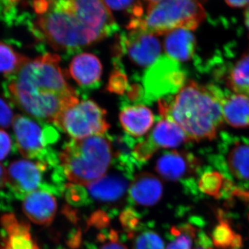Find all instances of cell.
Here are the masks:
<instances>
[{
  "instance_id": "cell-11",
  "label": "cell",
  "mask_w": 249,
  "mask_h": 249,
  "mask_svg": "<svg viewBox=\"0 0 249 249\" xmlns=\"http://www.w3.org/2000/svg\"><path fill=\"white\" fill-rule=\"evenodd\" d=\"M200 161L186 151L172 150L160 156L156 162L155 170L159 175L168 181H181L199 171Z\"/></svg>"
},
{
  "instance_id": "cell-21",
  "label": "cell",
  "mask_w": 249,
  "mask_h": 249,
  "mask_svg": "<svg viewBox=\"0 0 249 249\" xmlns=\"http://www.w3.org/2000/svg\"><path fill=\"white\" fill-rule=\"evenodd\" d=\"M197 187L201 193L217 199L232 197L237 188L230 178L217 171L204 172L199 178Z\"/></svg>"
},
{
  "instance_id": "cell-17",
  "label": "cell",
  "mask_w": 249,
  "mask_h": 249,
  "mask_svg": "<svg viewBox=\"0 0 249 249\" xmlns=\"http://www.w3.org/2000/svg\"><path fill=\"white\" fill-rule=\"evenodd\" d=\"M163 47L169 58L178 62L188 61L196 52V37L191 30L176 29L165 34Z\"/></svg>"
},
{
  "instance_id": "cell-10",
  "label": "cell",
  "mask_w": 249,
  "mask_h": 249,
  "mask_svg": "<svg viewBox=\"0 0 249 249\" xmlns=\"http://www.w3.org/2000/svg\"><path fill=\"white\" fill-rule=\"evenodd\" d=\"M188 142L189 139L178 124L160 118L152 132L137 142L133 150L134 157L142 165L160 149L175 148Z\"/></svg>"
},
{
  "instance_id": "cell-31",
  "label": "cell",
  "mask_w": 249,
  "mask_h": 249,
  "mask_svg": "<svg viewBox=\"0 0 249 249\" xmlns=\"http://www.w3.org/2000/svg\"><path fill=\"white\" fill-rule=\"evenodd\" d=\"M14 117L11 105L0 97V129L9 128L13 124Z\"/></svg>"
},
{
  "instance_id": "cell-33",
  "label": "cell",
  "mask_w": 249,
  "mask_h": 249,
  "mask_svg": "<svg viewBox=\"0 0 249 249\" xmlns=\"http://www.w3.org/2000/svg\"><path fill=\"white\" fill-rule=\"evenodd\" d=\"M105 3L109 9L116 11H123L132 9L133 10L139 6V3H135L134 0H104Z\"/></svg>"
},
{
  "instance_id": "cell-40",
  "label": "cell",
  "mask_w": 249,
  "mask_h": 249,
  "mask_svg": "<svg viewBox=\"0 0 249 249\" xmlns=\"http://www.w3.org/2000/svg\"><path fill=\"white\" fill-rule=\"evenodd\" d=\"M11 1H17V0H11Z\"/></svg>"
},
{
  "instance_id": "cell-15",
  "label": "cell",
  "mask_w": 249,
  "mask_h": 249,
  "mask_svg": "<svg viewBox=\"0 0 249 249\" xmlns=\"http://www.w3.org/2000/svg\"><path fill=\"white\" fill-rule=\"evenodd\" d=\"M23 199V211L31 222L42 226L49 225L53 222L57 211V201L52 193L37 190Z\"/></svg>"
},
{
  "instance_id": "cell-18",
  "label": "cell",
  "mask_w": 249,
  "mask_h": 249,
  "mask_svg": "<svg viewBox=\"0 0 249 249\" xmlns=\"http://www.w3.org/2000/svg\"><path fill=\"white\" fill-rule=\"evenodd\" d=\"M1 224L5 231L3 249H39L31 237L29 226L19 222L14 214H5Z\"/></svg>"
},
{
  "instance_id": "cell-7",
  "label": "cell",
  "mask_w": 249,
  "mask_h": 249,
  "mask_svg": "<svg viewBox=\"0 0 249 249\" xmlns=\"http://www.w3.org/2000/svg\"><path fill=\"white\" fill-rule=\"evenodd\" d=\"M186 74L178 62L160 56L142 78V103L150 104L178 93L184 86Z\"/></svg>"
},
{
  "instance_id": "cell-8",
  "label": "cell",
  "mask_w": 249,
  "mask_h": 249,
  "mask_svg": "<svg viewBox=\"0 0 249 249\" xmlns=\"http://www.w3.org/2000/svg\"><path fill=\"white\" fill-rule=\"evenodd\" d=\"M16 146L27 160H37L60 139L58 131L48 123L18 114L13 121Z\"/></svg>"
},
{
  "instance_id": "cell-38",
  "label": "cell",
  "mask_w": 249,
  "mask_h": 249,
  "mask_svg": "<svg viewBox=\"0 0 249 249\" xmlns=\"http://www.w3.org/2000/svg\"><path fill=\"white\" fill-rule=\"evenodd\" d=\"M245 22L249 34V4L247 6L245 12Z\"/></svg>"
},
{
  "instance_id": "cell-26",
  "label": "cell",
  "mask_w": 249,
  "mask_h": 249,
  "mask_svg": "<svg viewBox=\"0 0 249 249\" xmlns=\"http://www.w3.org/2000/svg\"><path fill=\"white\" fill-rule=\"evenodd\" d=\"M128 237L133 239V249H164L160 236L144 226Z\"/></svg>"
},
{
  "instance_id": "cell-6",
  "label": "cell",
  "mask_w": 249,
  "mask_h": 249,
  "mask_svg": "<svg viewBox=\"0 0 249 249\" xmlns=\"http://www.w3.org/2000/svg\"><path fill=\"white\" fill-rule=\"evenodd\" d=\"M53 124L73 139L104 136L110 127L106 109L91 100L79 101L67 108Z\"/></svg>"
},
{
  "instance_id": "cell-25",
  "label": "cell",
  "mask_w": 249,
  "mask_h": 249,
  "mask_svg": "<svg viewBox=\"0 0 249 249\" xmlns=\"http://www.w3.org/2000/svg\"><path fill=\"white\" fill-rule=\"evenodd\" d=\"M196 229L191 224H183L171 228L170 241L166 249H192Z\"/></svg>"
},
{
  "instance_id": "cell-34",
  "label": "cell",
  "mask_w": 249,
  "mask_h": 249,
  "mask_svg": "<svg viewBox=\"0 0 249 249\" xmlns=\"http://www.w3.org/2000/svg\"><path fill=\"white\" fill-rule=\"evenodd\" d=\"M109 222V217L105 211H100L94 213L89 220V225L97 228L107 227Z\"/></svg>"
},
{
  "instance_id": "cell-9",
  "label": "cell",
  "mask_w": 249,
  "mask_h": 249,
  "mask_svg": "<svg viewBox=\"0 0 249 249\" xmlns=\"http://www.w3.org/2000/svg\"><path fill=\"white\" fill-rule=\"evenodd\" d=\"M118 37L113 55L115 60L126 55L134 66L149 68L158 58L162 46L157 36L140 30H128Z\"/></svg>"
},
{
  "instance_id": "cell-23",
  "label": "cell",
  "mask_w": 249,
  "mask_h": 249,
  "mask_svg": "<svg viewBox=\"0 0 249 249\" xmlns=\"http://www.w3.org/2000/svg\"><path fill=\"white\" fill-rule=\"evenodd\" d=\"M227 85L235 93L249 97V52L234 64L228 74Z\"/></svg>"
},
{
  "instance_id": "cell-22",
  "label": "cell",
  "mask_w": 249,
  "mask_h": 249,
  "mask_svg": "<svg viewBox=\"0 0 249 249\" xmlns=\"http://www.w3.org/2000/svg\"><path fill=\"white\" fill-rule=\"evenodd\" d=\"M219 223L211 234L212 243L217 249H240L242 238L233 230L230 222L222 211L217 214Z\"/></svg>"
},
{
  "instance_id": "cell-19",
  "label": "cell",
  "mask_w": 249,
  "mask_h": 249,
  "mask_svg": "<svg viewBox=\"0 0 249 249\" xmlns=\"http://www.w3.org/2000/svg\"><path fill=\"white\" fill-rule=\"evenodd\" d=\"M226 164L229 174L245 186H249V142L237 139L227 150Z\"/></svg>"
},
{
  "instance_id": "cell-3",
  "label": "cell",
  "mask_w": 249,
  "mask_h": 249,
  "mask_svg": "<svg viewBox=\"0 0 249 249\" xmlns=\"http://www.w3.org/2000/svg\"><path fill=\"white\" fill-rule=\"evenodd\" d=\"M224 98L215 86L190 80L175 96L158 101L160 117L178 124L190 141L212 140L224 122Z\"/></svg>"
},
{
  "instance_id": "cell-32",
  "label": "cell",
  "mask_w": 249,
  "mask_h": 249,
  "mask_svg": "<svg viewBox=\"0 0 249 249\" xmlns=\"http://www.w3.org/2000/svg\"><path fill=\"white\" fill-rule=\"evenodd\" d=\"M13 140L11 136L0 129V160H4L12 150Z\"/></svg>"
},
{
  "instance_id": "cell-5",
  "label": "cell",
  "mask_w": 249,
  "mask_h": 249,
  "mask_svg": "<svg viewBox=\"0 0 249 249\" xmlns=\"http://www.w3.org/2000/svg\"><path fill=\"white\" fill-rule=\"evenodd\" d=\"M205 18L201 0H160L149 4L142 17L132 18L127 29L165 35L178 29L196 30Z\"/></svg>"
},
{
  "instance_id": "cell-2",
  "label": "cell",
  "mask_w": 249,
  "mask_h": 249,
  "mask_svg": "<svg viewBox=\"0 0 249 249\" xmlns=\"http://www.w3.org/2000/svg\"><path fill=\"white\" fill-rule=\"evenodd\" d=\"M60 60L57 54L49 53L29 58L18 71L5 76V96L31 118L53 124L62 111L80 101Z\"/></svg>"
},
{
  "instance_id": "cell-24",
  "label": "cell",
  "mask_w": 249,
  "mask_h": 249,
  "mask_svg": "<svg viewBox=\"0 0 249 249\" xmlns=\"http://www.w3.org/2000/svg\"><path fill=\"white\" fill-rule=\"evenodd\" d=\"M29 58L18 53L11 45L0 42V73L5 76L18 71Z\"/></svg>"
},
{
  "instance_id": "cell-27",
  "label": "cell",
  "mask_w": 249,
  "mask_h": 249,
  "mask_svg": "<svg viewBox=\"0 0 249 249\" xmlns=\"http://www.w3.org/2000/svg\"><path fill=\"white\" fill-rule=\"evenodd\" d=\"M64 193L67 201L73 206H87L91 203L88 191L83 186L75 183H66Z\"/></svg>"
},
{
  "instance_id": "cell-20",
  "label": "cell",
  "mask_w": 249,
  "mask_h": 249,
  "mask_svg": "<svg viewBox=\"0 0 249 249\" xmlns=\"http://www.w3.org/2000/svg\"><path fill=\"white\" fill-rule=\"evenodd\" d=\"M222 113L229 125L235 128L249 127V97L237 93L225 96Z\"/></svg>"
},
{
  "instance_id": "cell-14",
  "label": "cell",
  "mask_w": 249,
  "mask_h": 249,
  "mask_svg": "<svg viewBox=\"0 0 249 249\" xmlns=\"http://www.w3.org/2000/svg\"><path fill=\"white\" fill-rule=\"evenodd\" d=\"M69 70L72 78L82 89L91 90L99 88L103 65L94 54H78L72 59Z\"/></svg>"
},
{
  "instance_id": "cell-13",
  "label": "cell",
  "mask_w": 249,
  "mask_h": 249,
  "mask_svg": "<svg viewBox=\"0 0 249 249\" xmlns=\"http://www.w3.org/2000/svg\"><path fill=\"white\" fill-rule=\"evenodd\" d=\"M128 193L130 206L150 207L157 204L161 199L163 183L153 174L146 172L139 173L132 178Z\"/></svg>"
},
{
  "instance_id": "cell-16",
  "label": "cell",
  "mask_w": 249,
  "mask_h": 249,
  "mask_svg": "<svg viewBox=\"0 0 249 249\" xmlns=\"http://www.w3.org/2000/svg\"><path fill=\"white\" fill-rule=\"evenodd\" d=\"M119 121L126 133L133 138H139L151 129L155 124V116L146 106L125 105L119 114Z\"/></svg>"
},
{
  "instance_id": "cell-30",
  "label": "cell",
  "mask_w": 249,
  "mask_h": 249,
  "mask_svg": "<svg viewBox=\"0 0 249 249\" xmlns=\"http://www.w3.org/2000/svg\"><path fill=\"white\" fill-rule=\"evenodd\" d=\"M120 222L123 228L127 232L128 237L134 232L138 231L143 226L141 224L139 213L132 206L127 207L122 211L120 216Z\"/></svg>"
},
{
  "instance_id": "cell-35",
  "label": "cell",
  "mask_w": 249,
  "mask_h": 249,
  "mask_svg": "<svg viewBox=\"0 0 249 249\" xmlns=\"http://www.w3.org/2000/svg\"><path fill=\"white\" fill-rule=\"evenodd\" d=\"M196 249H213L212 241L204 232H199L196 240Z\"/></svg>"
},
{
  "instance_id": "cell-4",
  "label": "cell",
  "mask_w": 249,
  "mask_h": 249,
  "mask_svg": "<svg viewBox=\"0 0 249 249\" xmlns=\"http://www.w3.org/2000/svg\"><path fill=\"white\" fill-rule=\"evenodd\" d=\"M113 158L110 138L105 135L71 139L64 145L59 154L67 179L83 186L104 176Z\"/></svg>"
},
{
  "instance_id": "cell-37",
  "label": "cell",
  "mask_w": 249,
  "mask_h": 249,
  "mask_svg": "<svg viewBox=\"0 0 249 249\" xmlns=\"http://www.w3.org/2000/svg\"><path fill=\"white\" fill-rule=\"evenodd\" d=\"M7 183V171L4 165L0 163V189L4 188Z\"/></svg>"
},
{
  "instance_id": "cell-28",
  "label": "cell",
  "mask_w": 249,
  "mask_h": 249,
  "mask_svg": "<svg viewBox=\"0 0 249 249\" xmlns=\"http://www.w3.org/2000/svg\"><path fill=\"white\" fill-rule=\"evenodd\" d=\"M96 245L89 244L88 249H128L121 242L119 234L114 230L103 232L97 237Z\"/></svg>"
},
{
  "instance_id": "cell-39",
  "label": "cell",
  "mask_w": 249,
  "mask_h": 249,
  "mask_svg": "<svg viewBox=\"0 0 249 249\" xmlns=\"http://www.w3.org/2000/svg\"><path fill=\"white\" fill-rule=\"evenodd\" d=\"M145 1L149 2V4H152V3L157 2V1H160V0H145Z\"/></svg>"
},
{
  "instance_id": "cell-12",
  "label": "cell",
  "mask_w": 249,
  "mask_h": 249,
  "mask_svg": "<svg viewBox=\"0 0 249 249\" xmlns=\"http://www.w3.org/2000/svg\"><path fill=\"white\" fill-rule=\"evenodd\" d=\"M115 168L117 172L104 175L86 186L90 199L91 197L95 201L107 204H114L122 199L129 186V180L132 178Z\"/></svg>"
},
{
  "instance_id": "cell-36",
  "label": "cell",
  "mask_w": 249,
  "mask_h": 249,
  "mask_svg": "<svg viewBox=\"0 0 249 249\" xmlns=\"http://www.w3.org/2000/svg\"><path fill=\"white\" fill-rule=\"evenodd\" d=\"M227 4L232 8H242L248 6L249 0H225Z\"/></svg>"
},
{
  "instance_id": "cell-1",
  "label": "cell",
  "mask_w": 249,
  "mask_h": 249,
  "mask_svg": "<svg viewBox=\"0 0 249 249\" xmlns=\"http://www.w3.org/2000/svg\"><path fill=\"white\" fill-rule=\"evenodd\" d=\"M47 1L45 11L34 22V33L56 52L76 53L118 30L104 0Z\"/></svg>"
},
{
  "instance_id": "cell-29",
  "label": "cell",
  "mask_w": 249,
  "mask_h": 249,
  "mask_svg": "<svg viewBox=\"0 0 249 249\" xmlns=\"http://www.w3.org/2000/svg\"><path fill=\"white\" fill-rule=\"evenodd\" d=\"M129 87L130 85H129L124 67H114V71L111 73L109 80L107 89L110 92L124 94V92L127 93Z\"/></svg>"
}]
</instances>
